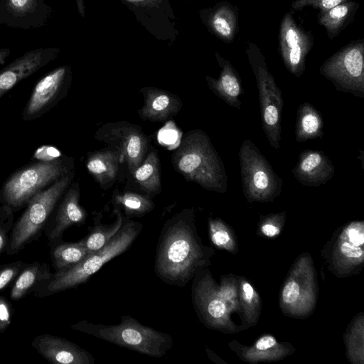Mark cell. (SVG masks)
Listing matches in <instances>:
<instances>
[{
    "mask_svg": "<svg viewBox=\"0 0 364 364\" xmlns=\"http://www.w3.org/2000/svg\"><path fill=\"white\" fill-rule=\"evenodd\" d=\"M202 252L193 211L184 209L163 226L156 251L155 273L167 284L184 287L202 266Z\"/></svg>",
    "mask_w": 364,
    "mask_h": 364,
    "instance_id": "obj_1",
    "label": "cell"
},
{
    "mask_svg": "<svg viewBox=\"0 0 364 364\" xmlns=\"http://www.w3.org/2000/svg\"><path fill=\"white\" fill-rule=\"evenodd\" d=\"M172 164L189 181L210 191H227L228 177L223 163L208 135L201 130H192L185 135L173 154Z\"/></svg>",
    "mask_w": 364,
    "mask_h": 364,
    "instance_id": "obj_2",
    "label": "cell"
},
{
    "mask_svg": "<svg viewBox=\"0 0 364 364\" xmlns=\"http://www.w3.org/2000/svg\"><path fill=\"white\" fill-rule=\"evenodd\" d=\"M142 225L124 219L119 230L101 249L92 252L78 264L62 271L52 273L34 294L43 297L76 287L86 282L112 259L124 252L139 235Z\"/></svg>",
    "mask_w": 364,
    "mask_h": 364,
    "instance_id": "obj_3",
    "label": "cell"
},
{
    "mask_svg": "<svg viewBox=\"0 0 364 364\" xmlns=\"http://www.w3.org/2000/svg\"><path fill=\"white\" fill-rule=\"evenodd\" d=\"M74 330L154 358L164 355L173 345L171 336L143 325L124 315L118 324L93 323L86 320L74 325Z\"/></svg>",
    "mask_w": 364,
    "mask_h": 364,
    "instance_id": "obj_4",
    "label": "cell"
},
{
    "mask_svg": "<svg viewBox=\"0 0 364 364\" xmlns=\"http://www.w3.org/2000/svg\"><path fill=\"white\" fill-rule=\"evenodd\" d=\"M72 171L70 161L62 156L50 160H37L13 172L0 188V203L15 213L58 179Z\"/></svg>",
    "mask_w": 364,
    "mask_h": 364,
    "instance_id": "obj_5",
    "label": "cell"
},
{
    "mask_svg": "<svg viewBox=\"0 0 364 364\" xmlns=\"http://www.w3.org/2000/svg\"><path fill=\"white\" fill-rule=\"evenodd\" d=\"M73 177L74 173L72 171L37 193L29 200L24 212L11 231L5 250L8 256L18 254L41 235L56 205L71 184Z\"/></svg>",
    "mask_w": 364,
    "mask_h": 364,
    "instance_id": "obj_6",
    "label": "cell"
},
{
    "mask_svg": "<svg viewBox=\"0 0 364 364\" xmlns=\"http://www.w3.org/2000/svg\"><path fill=\"white\" fill-rule=\"evenodd\" d=\"M246 54L258 89L262 129L271 146L278 150L280 148L281 119L284 107L282 92L269 71L265 57L259 47L248 42Z\"/></svg>",
    "mask_w": 364,
    "mask_h": 364,
    "instance_id": "obj_7",
    "label": "cell"
},
{
    "mask_svg": "<svg viewBox=\"0 0 364 364\" xmlns=\"http://www.w3.org/2000/svg\"><path fill=\"white\" fill-rule=\"evenodd\" d=\"M238 156L242 189L249 200H272L280 194L282 179L252 141H243Z\"/></svg>",
    "mask_w": 364,
    "mask_h": 364,
    "instance_id": "obj_8",
    "label": "cell"
},
{
    "mask_svg": "<svg viewBox=\"0 0 364 364\" xmlns=\"http://www.w3.org/2000/svg\"><path fill=\"white\" fill-rule=\"evenodd\" d=\"M319 73L336 89L364 98V41H350L327 58Z\"/></svg>",
    "mask_w": 364,
    "mask_h": 364,
    "instance_id": "obj_9",
    "label": "cell"
},
{
    "mask_svg": "<svg viewBox=\"0 0 364 364\" xmlns=\"http://www.w3.org/2000/svg\"><path fill=\"white\" fill-rule=\"evenodd\" d=\"M117 150L121 162H126L131 173L144 160L148 139L141 127L127 122H109L98 129L95 136Z\"/></svg>",
    "mask_w": 364,
    "mask_h": 364,
    "instance_id": "obj_10",
    "label": "cell"
},
{
    "mask_svg": "<svg viewBox=\"0 0 364 364\" xmlns=\"http://www.w3.org/2000/svg\"><path fill=\"white\" fill-rule=\"evenodd\" d=\"M70 80L68 65L56 68L41 78L23 109V121H32L48 112L67 95Z\"/></svg>",
    "mask_w": 364,
    "mask_h": 364,
    "instance_id": "obj_11",
    "label": "cell"
},
{
    "mask_svg": "<svg viewBox=\"0 0 364 364\" xmlns=\"http://www.w3.org/2000/svg\"><path fill=\"white\" fill-rule=\"evenodd\" d=\"M279 40V53L285 67L296 77H301L306 56L314 47L311 31L296 23L293 11H287L280 23Z\"/></svg>",
    "mask_w": 364,
    "mask_h": 364,
    "instance_id": "obj_12",
    "label": "cell"
},
{
    "mask_svg": "<svg viewBox=\"0 0 364 364\" xmlns=\"http://www.w3.org/2000/svg\"><path fill=\"white\" fill-rule=\"evenodd\" d=\"M53 9L46 0H0V25L31 30L44 27Z\"/></svg>",
    "mask_w": 364,
    "mask_h": 364,
    "instance_id": "obj_13",
    "label": "cell"
},
{
    "mask_svg": "<svg viewBox=\"0 0 364 364\" xmlns=\"http://www.w3.org/2000/svg\"><path fill=\"white\" fill-rule=\"evenodd\" d=\"M59 51L57 48L30 50L0 70V98L21 80L55 59Z\"/></svg>",
    "mask_w": 364,
    "mask_h": 364,
    "instance_id": "obj_14",
    "label": "cell"
},
{
    "mask_svg": "<svg viewBox=\"0 0 364 364\" xmlns=\"http://www.w3.org/2000/svg\"><path fill=\"white\" fill-rule=\"evenodd\" d=\"M32 347L46 360L54 364H93L95 360L87 350L65 338L44 333L37 336Z\"/></svg>",
    "mask_w": 364,
    "mask_h": 364,
    "instance_id": "obj_15",
    "label": "cell"
},
{
    "mask_svg": "<svg viewBox=\"0 0 364 364\" xmlns=\"http://www.w3.org/2000/svg\"><path fill=\"white\" fill-rule=\"evenodd\" d=\"M78 183H74L67 189L59 203L52 222H48L44 231L50 242L55 244L62 240L64 232L73 225L83 224L87 218L85 210L80 206Z\"/></svg>",
    "mask_w": 364,
    "mask_h": 364,
    "instance_id": "obj_16",
    "label": "cell"
},
{
    "mask_svg": "<svg viewBox=\"0 0 364 364\" xmlns=\"http://www.w3.org/2000/svg\"><path fill=\"white\" fill-rule=\"evenodd\" d=\"M296 179L308 187H318L331 179L335 167L321 151L306 149L301 152L291 171Z\"/></svg>",
    "mask_w": 364,
    "mask_h": 364,
    "instance_id": "obj_17",
    "label": "cell"
},
{
    "mask_svg": "<svg viewBox=\"0 0 364 364\" xmlns=\"http://www.w3.org/2000/svg\"><path fill=\"white\" fill-rule=\"evenodd\" d=\"M215 57L221 68L220 75L218 79L206 76L207 84L214 94L225 103L240 109V97L243 93L240 76L228 60L218 53H215Z\"/></svg>",
    "mask_w": 364,
    "mask_h": 364,
    "instance_id": "obj_18",
    "label": "cell"
},
{
    "mask_svg": "<svg viewBox=\"0 0 364 364\" xmlns=\"http://www.w3.org/2000/svg\"><path fill=\"white\" fill-rule=\"evenodd\" d=\"M144 97V104L139 110L144 119L161 122L178 113L181 102L172 93L155 87H144L141 90Z\"/></svg>",
    "mask_w": 364,
    "mask_h": 364,
    "instance_id": "obj_19",
    "label": "cell"
},
{
    "mask_svg": "<svg viewBox=\"0 0 364 364\" xmlns=\"http://www.w3.org/2000/svg\"><path fill=\"white\" fill-rule=\"evenodd\" d=\"M206 23L210 31L226 43H231L238 31V9L228 1L217 4L207 13Z\"/></svg>",
    "mask_w": 364,
    "mask_h": 364,
    "instance_id": "obj_20",
    "label": "cell"
},
{
    "mask_svg": "<svg viewBox=\"0 0 364 364\" xmlns=\"http://www.w3.org/2000/svg\"><path fill=\"white\" fill-rule=\"evenodd\" d=\"M51 275L50 267L45 262L26 264L13 283L9 294L11 299L19 301L27 294H35Z\"/></svg>",
    "mask_w": 364,
    "mask_h": 364,
    "instance_id": "obj_21",
    "label": "cell"
},
{
    "mask_svg": "<svg viewBox=\"0 0 364 364\" xmlns=\"http://www.w3.org/2000/svg\"><path fill=\"white\" fill-rule=\"evenodd\" d=\"M119 162L120 154L117 150L105 149L90 154L86 167L101 186H106L115 180Z\"/></svg>",
    "mask_w": 364,
    "mask_h": 364,
    "instance_id": "obj_22",
    "label": "cell"
},
{
    "mask_svg": "<svg viewBox=\"0 0 364 364\" xmlns=\"http://www.w3.org/2000/svg\"><path fill=\"white\" fill-rule=\"evenodd\" d=\"M359 4L354 0L340 4L317 14L318 23L326 31L328 37L333 40L354 19Z\"/></svg>",
    "mask_w": 364,
    "mask_h": 364,
    "instance_id": "obj_23",
    "label": "cell"
},
{
    "mask_svg": "<svg viewBox=\"0 0 364 364\" xmlns=\"http://www.w3.org/2000/svg\"><path fill=\"white\" fill-rule=\"evenodd\" d=\"M323 121L320 112L309 102L301 104L296 111L295 139L305 142L309 139L322 138Z\"/></svg>",
    "mask_w": 364,
    "mask_h": 364,
    "instance_id": "obj_24",
    "label": "cell"
},
{
    "mask_svg": "<svg viewBox=\"0 0 364 364\" xmlns=\"http://www.w3.org/2000/svg\"><path fill=\"white\" fill-rule=\"evenodd\" d=\"M50 245V255L55 272L65 270L78 264L92 252L79 242H65L61 240Z\"/></svg>",
    "mask_w": 364,
    "mask_h": 364,
    "instance_id": "obj_25",
    "label": "cell"
},
{
    "mask_svg": "<svg viewBox=\"0 0 364 364\" xmlns=\"http://www.w3.org/2000/svg\"><path fill=\"white\" fill-rule=\"evenodd\" d=\"M114 212L117 218L112 223H96L90 228L89 233L78 242L91 252L104 247L119 230L124 221V218L119 209H114Z\"/></svg>",
    "mask_w": 364,
    "mask_h": 364,
    "instance_id": "obj_26",
    "label": "cell"
},
{
    "mask_svg": "<svg viewBox=\"0 0 364 364\" xmlns=\"http://www.w3.org/2000/svg\"><path fill=\"white\" fill-rule=\"evenodd\" d=\"M141 188L148 193H159L161 190L159 163L157 154L152 151L132 173Z\"/></svg>",
    "mask_w": 364,
    "mask_h": 364,
    "instance_id": "obj_27",
    "label": "cell"
},
{
    "mask_svg": "<svg viewBox=\"0 0 364 364\" xmlns=\"http://www.w3.org/2000/svg\"><path fill=\"white\" fill-rule=\"evenodd\" d=\"M114 202L129 216H141L154 208V203L149 197L131 192L115 195Z\"/></svg>",
    "mask_w": 364,
    "mask_h": 364,
    "instance_id": "obj_28",
    "label": "cell"
},
{
    "mask_svg": "<svg viewBox=\"0 0 364 364\" xmlns=\"http://www.w3.org/2000/svg\"><path fill=\"white\" fill-rule=\"evenodd\" d=\"M14 212L8 205L0 207V254L5 252L14 225Z\"/></svg>",
    "mask_w": 364,
    "mask_h": 364,
    "instance_id": "obj_29",
    "label": "cell"
},
{
    "mask_svg": "<svg viewBox=\"0 0 364 364\" xmlns=\"http://www.w3.org/2000/svg\"><path fill=\"white\" fill-rule=\"evenodd\" d=\"M26 263L18 260L0 266V291L14 282Z\"/></svg>",
    "mask_w": 364,
    "mask_h": 364,
    "instance_id": "obj_30",
    "label": "cell"
},
{
    "mask_svg": "<svg viewBox=\"0 0 364 364\" xmlns=\"http://www.w3.org/2000/svg\"><path fill=\"white\" fill-rule=\"evenodd\" d=\"M351 0H294L291 9L296 11H301L305 7H313L319 11H326L340 4Z\"/></svg>",
    "mask_w": 364,
    "mask_h": 364,
    "instance_id": "obj_31",
    "label": "cell"
},
{
    "mask_svg": "<svg viewBox=\"0 0 364 364\" xmlns=\"http://www.w3.org/2000/svg\"><path fill=\"white\" fill-rule=\"evenodd\" d=\"M14 309L11 304L0 296V333L4 332L11 323Z\"/></svg>",
    "mask_w": 364,
    "mask_h": 364,
    "instance_id": "obj_32",
    "label": "cell"
},
{
    "mask_svg": "<svg viewBox=\"0 0 364 364\" xmlns=\"http://www.w3.org/2000/svg\"><path fill=\"white\" fill-rule=\"evenodd\" d=\"M61 156V154L55 148L49 146H42L35 151L32 159L50 160L57 159Z\"/></svg>",
    "mask_w": 364,
    "mask_h": 364,
    "instance_id": "obj_33",
    "label": "cell"
},
{
    "mask_svg": "<svg viewBox=\"0 0 364 364\" xmlns=\"http://www.w3.org/2000/svg\"><path fill=\"white\" fill-rule=\"evenodd\" d=\"M299 294V287L295 282H289L284 287L282 292L283 300L290 304L296 300Z\"/></svg>",
    "mask_w": 364,
    "mask_h": 364,
    "instance_id": "obj_34",
    "label": "cell"
},
{
    "mask_svg": "<svg viewBox=\"0 0 364 364\" xmlns=\"http://www.w3.org/2000/svg\"><path fill=\"white\" fill-rule=\"evenodd\" d=\"M210 230L212 231V241L218 245L221 246L226 245L230 241L228 233L223 230H219L213 222L210 223Z\"/></svg>",
    "mask_w": 364,
    "mask_h": 364,
    "instance_id": "obj_35",
    "label": "cell"
},
{
    "mask_svg": "<svg viewBox=\"0 0 364 364\" xmlns=\"http://www.w3.org/2000/svg\"><path fill=\"white\" fill-rule=\"evenodd\" d=\"M341 251L345 256L351 258H358L363 253L360 247L348 242L341 245Z\"/></svg>",
    "mask_w": 364,
    "mask_h": 364,
    "instance_id": "obj_36",
    "label": "cell"
},
{
    "mask_svg": "<svg viewBox=\"0 0 364 364\" xmlns=\"http://www.w3.org/2000/svg\"><path fill=\"white\" fill-rule=\"evenodd\" d=\"M276 344V340L271 336L262 337L256 343V348L258 350H264L272 348Z\"/></svg>",
    "mask_w": 364,
    "mask_h": 364,
    "instance_id": "obj_37",
    "label": "cell"
},
{
    "mask_svg": "<svg viewBox=\"0 0 364 364\" xmlns=\"http://www.w3.org/2000/svg\"><path fill=\"white\" fill-rule=\"evenodd\" d=\"M349 240L353 245L359 246L363 244V234L355 228H350L348 231Z\"/></svg>",
    "mask_w": 364,
    "mask_h": 364,
    "instance_id": "obj_38",
    "label": "cell"
},
{
    "mask_svg": "<svg viewBox=\"0 0 364 364\" xmlns=\"http://www.w3.org/2000/svg\"><path fill=\"white\" fill-rule=\"evenodd\" d=\"M263 233L269 237L277 235L279 232V229L270 224H265L262 227Z\"/></svg>",
    "mask_w": 364,
    "mask_h": 364,
    "instance_id": "obj_39",
    "label": "cell"
},
{
    "mask_svg": "<svg viewBox=\"0 0 364 364\" xmlns=\"http://www.w3.org/2000/svg\"><path fill=\"white\" fill-rule=\"evenodd\" d=\"M136 6H156L161 0H124Z\"/></svg>",
    "mask_w": 364,
    "mask_h": 364,
    "instance_id": "obj_40",
    "label": "cell"
},
{
    "mask_svg": "<svg viewBox=\"0 0 364 364\" xmlns=\"http://www.w3.org/2000/svg\"><path fill=\"white\" fill-rule=\"evenodd\" d=\"M243 291H244V299L247 301L248 302H250L253 297L254 291L252 287L248 283H245L243 285Z\"/></svg>",
    "mask_w": 364,
    "mask_h": 364,
    "instance_id": "obj_41",
    "label": "cell"
},
{
    "mask_svg": "<svg viewBox=\"0 0 364 364\" xmlns=\"http://www.w3.org/2000/svg\"><path fill=\"white\" fill-rule=\"evenodd\" d=\"M11 51L9 48H0V65H3L10 55Z\"/></svg>",
    "mask_w": 364,
    "mask_h": 364,
    "instance_id": "obj_42",
    "label": "cell"
}]
</instances>
